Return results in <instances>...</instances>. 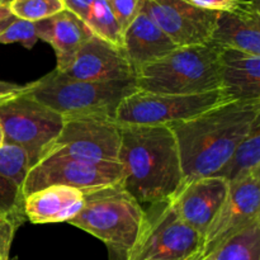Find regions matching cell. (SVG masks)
I'll list each match as a JSON object with an SVG mask.
<instances>
[{"mask_svg":"<svg viewBox=\"0 0 260 260\" xmlns=\"http://www.w3.org/2000/svg\"><path fill=\"white\" fill-rule=\"evenodd\" d=\"M260 118V101H226L169 126L177 140L184 182L212 177Z\"/></svg>","mask_w":260,"mask_h":260,"instance_id":"1","label":"cell"},{"mask_svg":"<svg viewBox=\"0 0 260 260\" xmlns=\"http://www.w3.org/2000/svg\"><path fill=\"white\" fill-rule=\"evenodd\" d=\"M118 162L123 168L122 185L144 208L172 200L184 183L169 126H122Z\"/></svg>","mask_w":260,"mask_h":260,"instance_id":"2","label":"cell"},{"mask_svg":"<svg viewBox=\"0 0 260 260\" xmlns=\"http://www.w3.org/2000/svg\"><path fill=\"white\" fill-rule=\"evenodd\" d=\"M68 223L104 243L112 260H127L145 223V208L122 183L84 193L80 212Z\"/></svg>","mask_w":260,"mask_h":260,"instance_id":"3","label":"cell"},{"mask_svg":"<svg viewBox=\"0 0 260 260\" xmlns=\"http://www.w3.org/2000/svg\"><path fill=\"white\" fill-rule=\"evenodd\" d=\"M220 48L211 42L178 47L135 73L139 90L156 94H201L220 90Z\"/></svg>","mask_w":260,"mask_h":260,"instance_id":"4","label":"cell"},{"mask_svg":"<svg viewBox=\"0 0 260 260\" xmlns=\"http://www.w3.org/2000/svg\"><path fill=\"white\" fill-rule=\"evenodd\" d=\"M135 90H137L135 79L84 81L53 70L25 85L24 93L62 117L107 114L116 118L121 102Z\"/></svg>","mask_w":260,"mask_h":260,"instance_id":"5","label":"cell"},{"mask_svg":"<svg viewBox=\"0 0 260 260\" xmlns=\"http://www.w3.org/2000/svg\"><path fill=\"white\" fill-rule=\"evenodd\" d=\"M200 254H206L205 238L168 200L145 208L144 228L127 260H190Z\"/></svg>","mask_w":260,"mask_h":260,"instance_id":"6","label":"cell"},{"mask_svg":"<svg viewBox=\"0 0 260 260\" xmlns=\"http://www.w3.org/2000/svg\"><path fill=\"white\" fill-rule=\"evenodd\" d=\"M0 124L4 144L25 150L33 168L60 135L63 117L22 91L0 104Z\"/></svg>","mask_w":260,"mask_h":260,"instance_id":"7","label":"cell"},{"mask_svg":"<svg viewBox=\"0 0 260 260\" xmlns=\"http://www.w3.org/2000/svg\"><path fill=\"white\" fill-rule=\"evenodd\" d=\"M229 101L223 91L188 94H156L135 90L121 102L116 121L122 126H172L187 121Z\"/></svg>","mask_w":260,"mask_h":260,"instance_id":"8","label":"cell"},{"mask_svg":"<svg viewBox=\"0 0 260 260\" xmlns=\"http://www.w3.org/2000/svg\"><path fill=\"white\" fill-rule=\"evenodd\" d=\"M122 126L107 114L63 117V126L43 159L69 156L90 161L118 162Z\"/></svg>","mask_w":260,"mask_h":260,"instance_id":"9","label":"cell"},{"mask_svg":"<svg viewBox=\"0 0 260 260\" xmlns=\"http://www.w3.org/2000/svg\"><path fill=\"white\" fill-rule=\"evenodd\" d=\"M122 180L123 168L119 162L53 156L41 160L29 170L23 192L27 196L50 185H68L85 193L118 184Z\"/></svg>","mask_w":260,"mask_h":260,"instance_id":"10","label":"cell"},{"mask_svg":"<svg viewBox=\"0 0 260 260\" xmlns=\"http://www.w3.org/2000/svg\"><path fill=\"white\" fill-rule=\"evenodd\" d=\"M260 221V168L229 183L228 196L205 234L206 254Z\"/></svg>","mask_w":260,"mask_h":260,"instance_id":"11","label":"cell"},{"mask_svg":"<svg viewBox=\"0 0 260 260\" xmlns=\"http://www.w3.org/2000/svg\"><path fill=\"white\" fill-rule=\"evenodd\" d=\"M144 12L177 47L210 42L218 12L205 10L184 0H141Z\"/></svg>","mask_w":260,"mask_h":260,"instance_id":"12","label":"cell"},{"mask_svg":"<svg viewBox=\"0 0 260 260\" xmlns=\"http://www.w3.org/2000/svg\"><path fill=\"white\" fill-rule=\"evenodd\" d=\"M229 183L218 177H205L183 183L172 205L189 228L205 238L208 226L228 196Z\"/></svg>","mask_w":260,"mask_h":260,"instance_id":"13","label":"cell"},{"mask_svg":"<svg viewBox=\"0 0 260 260\" xmlns=\"http://www.w3.org/2000/svg\"><path fill=\"white\" fill-rule=\"evenodd\" d=\"M62 75L84 81L135 79V69L123 50L91 36L79 50L75 60Z\"/></svg>","mask_w":260,"mask_h":260,"instance_id":"14","label":"cell"},{"mask_svg":"<svg viewBox=\"0 0 260 260\" xmlns=\"http://www.w3.org/2000/svg\"><path fill=\"white\" fill-rule=\"evenodd\" d=\"M260 2L243 0L236 8L218 12L210 42L260 56Z\"/></svg>","mask_w":260,"mask_h":260,"instance_id":"15","label":"cell"},{"mask_svg":"<svg viewBox=\"0 0 260 260\" xmlns=\"http://www.w3.org/2000/svg\"><path fill=\"white\" fill-rule=\"evenodd\" d=\"M36 33L38 40L52 46L57 73L70 68L81 46L93 36L85 22L66 9L36 23Z\"/></svg>","mask_w":260,"mask_h":260,"instance_id":"16","label":"cell"},{"mask_svg":"<svg viewBox=\"0 0 260 260\" xmlns=\"http://www.w3.org/2000/svg\"><path fill=\"white\" fill-rule=\"evenodd\" d=\"M221 90L229 101H260V56L220 48Z\"/></svg>","mask_w":260,"mask_h":260,"instance_id":"17","label":"cell"},{"mask_svg":"<svg viewBox=\"0 0 260 260\" xmlns=\"http://www.w3.org/2000/svg\"><path fill=\"white\" fill-rule=\"evenodd\" d=\"M84 205V192L68 185H50L24 198V215L35 225L69 222Z\"/></svg>","mask_w":260,"mask_h":260,"instance_id":"18","label":"cell"},{"mask_svg":"<svg viewBox=\"0 0 260 260\" xmlns=\"http://www.w3.org/2000/svg\"><path fill=\"white\" fill-rule=\"evenodd\" d=\"M178 48L172 40L140 10L129 27L124 30L122 50L135 69L151 63Z\"/></svg>","mask_w":260,"mask_h":260,"instance_id":"19","label":"cell"},{"mask_svg":"<svg viewBox=\"0 0 260 260\" xmlns=\"http://www.w3.org/2000/svg\"><path fill=\"white\" fill-rule=\"evenodd\" d=\"M260 168V118L254 122L250 132L236 146L235 151L222 168L212 177L225 179L228 183Z\"/></svg>","mask_w":260,"mask_h":260,"instance_id":"20","label":"cell"},{"mask_svg":"<svg viewBox=\"0 0 260 260\" xmlns=\"http://www.w3.org/2000/svg\"><path fill=\"white\" fill-rule=\"evenodd\" d=\"M207 260H260V221L234 234L206 254Z\"/></svg>","mask_w":260,"mask_h":260,"instance_id":"21","label":"cell"},{"mask_svg":"<svg viewBox=\"0 0 260 260\" xmlns=\"http://www.w3.org/2000/svg\"><path fill=\"white\" fill-rule=\"evenodd\" d=\"M85 24L93 36L114 47L122 48L123 33L107 0H94Z\"/></svg>","mask_w":260,"mask_h":260,"instance_id":"22","label":"cell"},{"mask_svg":"<svg viewBox=\"0 0 260 260\" xmlns=\"http://www.w3.org/2000/svg\"><path fill=\"white\" fill-rule=\"evenodd\" d=\"M30 169L32 165L25 150L10 144H3L0 146V175L23 188Z\"/></svg>","mask_w":260,"mask_h":260,"instance_id":"23","label":"cell"},{"mask_svg":"<svg viewBox=\"0 0 260 260\" xmlns=\"http://www.w3.org/2000/svg\"><path fill=\"white\" fill-rule=\"evenodd\" d=\"M24 192L13 180L0 175V216L19 228L27 218L24 215Z\"/></svg>","mask_w":260,"mask_h":260,"instance_id":"24","label":"cell"},{"mask_svg":"<svg viewBox=\"0 0 260 260\" xmlns=\"http://www.w3.org/2000/svg\"><path fill=\"white\" fill-rule=\"evenodd\" d=\"M15 18L37 23L63 10L61 0H14L9 4Z\"/></svg>","mask_w":260,"mask_h":260,"instance_id":"25","label":"cell"},{"mask_svg":"<svg viewBox=\"0 0 260 260\" xmlns=\"http://www.w3.org/2000/svg\"><path fill=\"white\" fill-rule=\"evenodd\" d=\"M38 42L37 33H36V23L28 22V20L15 18L9 27L0 35V43L9 45V43H20L23 47L30 48L35 47Z\"/></svg>","mask_w":260,"mask_h":260,"instance_id":"26","label":"cell"},{"mask_svg":"<svg viewBox=\"0 0 260 260\" xmlns=\"http://www.w3.org/2000/svg\"><path fill=\"white\" fill-rule=\"evenodd\" d=\"M121 27L122 33L129 27L141 9V0H107Z\"/></svg>","mask_w":260,"mask_h":260,"instance_id":"27","label":"cell"},{"mask_svg":"<svg viewBox=\"0 0 260 260\" xmlns=\"http://www.w3.org/2000/svg\"><path fill=\"white\" fill-rule=\"evenodd\" d=\"M17 229L9 218L0 216V258L9 259L10 248Z\"/></svg>","mask_w":260,"mask_h":260,"instance_id":"28","label":"cell"},{"mask_svg":"<svg viewBox=\"0 0 260 260\" xmlns=\"http://www.w3.org/2000/svg\"><path fill=\"white\" fill-rule=\"evenodd\" d=\"M194 7L212 12H225L238 7L243 0H184Z\"/></svg>","mask_w":260,"mask_h":260,"instance_id":"29","label":"cell"},{"mask_svg":"<svg viewBox=\"0 0 260 260\" xmlns=\"http://www.w3.org/2000/svg\"><path fill=\"white\" fill-rule=\"evenodd\" d=\"M61 3L66 10L71 12L76 17L80 18L83 22H85L88 19L94 0H61Z\"/></svg>","mask_w":260,"mask_h":260,"instance_id":"30","label":"cell"},{"mask_svg":"<svg viewBox=\"0 0 260 260\" xmlns=\"http://www.w3.org/2000/svg\"><path fill=\"white\" fill-rule=\"evenodd\" d=\"M25 85H18V84L0 81V98L3 96H13L24 91Z\"/></svg>","mask_w":260,"mask_h":260,"instance_id":"31","label":"cell"},{"mask_svg":"<svg viewBox=\"0 0 260 260\" xmlns=\"http://www.w3.org/2000/svg\"><path fill=\"white\" fill-rule=\"evenodd\" d=\"M12 12H10V8L9 5H5V4H2L0 3V22L4 19H7V18L12 17Z\"/></svg>","mask_w":260,"mask_h":260,"instance_id":"32","label":"cell"},{"mask_svg":"<svg viewBox=\"0 0 260 260\" xmlns=\"http://www.w3.org/2000/svg\"><path fill=\"white\" fill-rule=\"evenodd\" d=\"M14 19H15V17H14V15H12V17L7 18V19H4V20H2V22H0V35H2V33L4 32V30L7 29L8 27H9V24Z\"/></svg>","mask_w":260,"mask_h":260,"instance_id":"33","label":"cell"},{"mask_svg":"<svg viewBox=\"0 0 260 260\" xmlns=\"http://www.w3.org/2000/svg\"><path fill=\"white\" fill-rule=\"evenodd\" d=\"M4 144V135H3V128H2V124H0V146Z\"/></svg>","mask_w":260,"mask_h":260,"instance_id":"34","label":"cell"},{"mask_svg":"<svg viewBox=\"0 0 260 260\" xmlns=\"http://www.w3.org/2000/svg\"><path fill=\"white\" fill-rule=\"evenodd\" d=\"M205 256H206V254H200V255L194 256V258H192L190 260H202Z\"/></svg>","mask_w":260,"mask_h":260,"instance_id":"35","label":"cell"},{"mask_svg":"<svg viewBox=\"0 0 260 260\" xmlns=\"http://www.w3.org/2000/svg\"><path fill=\"white\" fill-rule=\"evenodd\" d=\"M12 2H14V0H0V3H2V4H5V5H9Z\"/></svg>","mask_w":260,"mask_h":260,"instance_id":"36","label":"cell"},{"mask_svg":"<svg viewBox=\"0 0 260 260\" xmlns=\"http://www.w3.org/2000/svg\"><path fill=\"white\" fill-rule=\"evenodd\" d=\"M9 98L10 96H3V98H0V104H3L5 101H7V99H9Z\"/></svg>","mask_w":260,"mask_h":260,"instance_id":"37","label":"cell"},{"mask_svg":"<svg viewBox=\"0 0 260 260\" xmlns=\"http://www.w3.org/2000/svg\"><path fill=\"white\" fill-rule=\"evenodd\" d=\"M0 260H10V259H3V258H0ZM14 260H17V259H14Z\"/></svg>","mask_w":260,"mask_h":260,"instance_id":"38","label":"cell"},{"mask_svg":"<svg viewBox=\"0 0 260 260\" xmlns=\"http://www.w3.org/2000/svg\"><path fill=\"white\" fill-rule=\"evenodd\" d=\"M202 260H207V259H206V256H205V258H203V259H202Z\"/></svg>","mask_w":260,"mask_h":260,"instance_id":"39","label":"cell"},{"mask_svg":"<svg viewBox=\"0 0 260 260\" xmlns=\"http://www.w3.org/2000/svg\"><path fill=\"white\" fill-rule=\"evenodd\" d=\"M255 2H260V0H255Z\"/></svg>","mask_w":260,"mask_h":260,"instance_id":"40","label":"cell"}]
</instances>
